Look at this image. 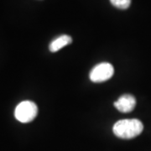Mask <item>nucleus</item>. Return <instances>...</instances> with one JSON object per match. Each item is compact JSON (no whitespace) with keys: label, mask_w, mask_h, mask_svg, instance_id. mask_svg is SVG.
<instances>
[{"label":"nucleus","mask_w":151,"mask_h":151,"mask_svg":"<svg viewBox=\"0 0 151 151\" xmlns=\"http://www.w3.org/2000/svg\"><path fill=\"white\" fill-rule=\"evenodd\" d=\"M144 130V124L136 119H122L113 125V134L118 138L130 139L139 136Z\"/></svg>","instance_id":"f257e3e1"},{"label":"nucleus","mask_w":151,"mask_h":151,"mask_svg":"<svg viewBox=\"0 0 151 151\" xmlns=\"http://www.w3.org/2000/svg\"><path fill=\"white\" fill-rule=\"evenodd\" d=\"M38 113L37 105L31 101H23L17 105L14 110L15 119L23 124H27L36 118Z\"/></svg>","instance_id":"f03ea898"},{"label":"nucleus","mask_w":151,"mask_h":151,"mask_svg":"<svg viewBox=\"0 0 151 151\" xmlns=\"http://www.w3.org/2000/svg\"><path fill=\"white\" fill-rule=\"evenodd\" d=\"M114 74V68L108 62H102L96 65L90 71L89 77L92 82L100 83L109 80Z\"/></svg>","instance_id":"7ed1b4c3"},{"label":"nucleus","mask_w":151,"mask_h":151,"mask_svg":"<svg viewBox=\"0 0 151 151\" xmlns=\"http://www.w3.org/2000/svg\"><path fill=\"white\" fill-rule=\"evenodd\" d=\"M136 106V99L131 94H124L114 103V107L119 112L124 113H130Z\"/></svg>","instance_id":"20e7f679"},{"label":"nucleus","mask_w":151,"mask_h":151,"mask_svg":"<svg viewBox=\"0 0 151 151\" xmlns=\"http://www.w3.org/2000/svg\"><path fill=\"white\" fill-rule=\"evenodd\" d=\"M72 42V38L70 37V35H62L59 37L55 38L53 40L50 45H49V50L50 52H57L60 49L64 48L65 46L70 45Z\"/></svg>","instance_id":"39448f33"},{"label":"nucleus","mask_w":151,"mask_h":151,"mask_svg":"<svg viewBox=\"0 0 151 151\" xmlns=\"http://www.w3.org/2000/svg\"><path fill=\"white\" fill-rule=\"evenodd\" d=\"M110 2L114 7L120 9H128L131 4V0H110Z\"/></svg>","instance_id":"423d86ee"}]
</instances>
